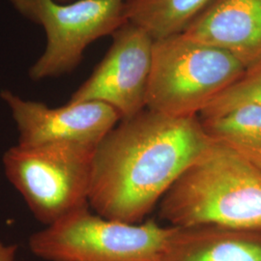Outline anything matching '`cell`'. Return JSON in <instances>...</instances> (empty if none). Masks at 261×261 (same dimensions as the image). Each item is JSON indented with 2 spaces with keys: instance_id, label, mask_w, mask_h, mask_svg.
<instances>
[{
  "instance_id": "obj_1",
  "label": "cell",
  "mask_w": 261,
  "mask_h": 261,
  "mask_svg": "<svg viewBox=\"0 0 261 261\" xmlns=\"http://www.w3.org/2000/svg\"><path fill=\"white\" fill-rule=\"evenodd\" d=\"M211 143L199 116L145 109L120 120L95 148L88 205L103 218L140 223Z\"/></svg>"
},
{
  "instance_id": "obj_2",
  "label": "cell",
  "mask_w": 261,
  "mask_h": 261,
  "mask_svg": "<svg viewBox=\"0 0 261 261\" xmlns=\"http://www.w3.org/2000/svg\"><path fill=\"white\" fill-rule=\"evenodd\" d=\"M159 205L160 217L174 227L260 230L261 168L212 140Z\"/></svg>"
},
{
  "instance_id": "obj_3",
  "label": "cell",
  "mask_w": 261,
  "mask_h": 261,
  "mask_svg": "<svg viewBox=\"0 0 261 261\" xmlns=\"http://www.w3.org/2000/svg\"><path fill=\"white\" fill-rule=\"evenodd\" d=\"M246 68L220 48L182 33L154 40L146 109L171 116H199Z\"/></svg>"
},
{
  "instance_id": "obj_4",
  "label": "cell",
  "mask_w": 261,
  "mask_h": 261,
  "mask_svg": "<svg viewBox=\"0 0 261 261\" xmlns=\"http://www.w3.org/2000/svg\"><path fill=\"white\" fill-rule=\"evenodd\" d=\"M175 228L107 219L86 205L32 234L28 247L46 261H163Z\"/></svg>"
},
{
  "instance_id": "obj_5",
  "label": "cell",
  "mask_w": 261,
  "mask_h": 261,
  "mask_svg": "<svg viewBox=\"0 0 261 261\" xmlns=\"http://www.w3.org/2000/svg\"><path fill=\"white\" fill-rule=\"evenodd\" d=\"M95 148L74 142L17 143L5 151L2 165L29 211L47 226L88 205Z\"/></svg>"
},
{
  "instance_id": "obj_6",
  "label": "cell",
  "mask_w": 261,
  "mask_h": 261,
  "mask_svg": "<svg viewBox=\"0 0 261 261\" xmlns=\"http://www.w3.org/2000/svg\"><path fill=\"white\" fill-rule=\"evenodd\" d=\"M14 9L44 28L45 50L30 67L34 82L72 73L81 64L87 47L112 35L126 22L125 0H9Z\"/></svg>"
},
{
  "instance_id": "obj_7",
  "label": "cell",
  "mask_w": 261,
  "mask_h": 261,
  "mask_svg": "<svg viewBox=\"0 0 261 261\" xmlns=\"http://www.w3.org/2000/svg\"><path fill=\"white\" fill-rule=\"evenodd\" d=\"M112 37L103 59L68 102L107 103L120 120L129 119L146 109L154 39L130 21L124 22Z\"/></svg>"
},
{
  "instance_id": "obj_8",
  "label": "cell",
  "mask_w": 261,
  "mask_h": 261,
  "mask_svg": "<svg viewBox=\"0 0 261 261\" xmlns=\"http://www.w3.org/2000/svg\"><path fill=\"white\" fill-rule=\"evenodd\" d=\"M0 99L9 109L20 145L74 142L97 146L120 121L117 112L101 102H68L51 108L9 89L0 91Z\"/></svg>"
},
{
  "instance_id": "obj_9",
  "label": "cell",
  "mask_w": 261,
  "mask_h": 261,
  "mask_svg": "<svg viewBox=\"0 0 261 261\" xmlns=\"http://www.w3.org/2000/svg\"><path fill=\"white\" fill-rule=\"evenodd\" d=\"M182 34L250 68L261 62V0H211Z\"/></svg>"
},
{
  "instance_id": "obj_10",
  "label": "cell",
  "mask_w": 261,
  "mask_h": 261,
  "mask_svg": "<svg viewBox=\"0 0 261 261\" xmlns=\"http://www.w3.org/2000/svg\"><path fill=\"white\" fill-rule=\"evenodd\" d=\"M163 261H261V229L176 227Z\"/></svg>"
},
{
  "instance_id": "obj_11",
  "label": "cell",
  "mask_w": 261,
  "mask_h": 261,
  "mask_svg": "<svg viewBox=\"0 0 261 261\" xmlns=\"http://www.w3.org/2000/svg\"><path fill=\"white\" fill-rule=\"evenodd\" d=\"M200 121L211 140L261 168L260 105H243Z\"/></svg>"
},
{
  "instance_id": "obj_12",
  "label": "cell",
  "mask_w": 261,
  "mask_h": 261,
  "mask_svg": "<svg viewBox=\"0 0 261 261\" xmlns=\"http://www.w3.org/2000/svg\"><path fill=\"white\" fill-rule=\"evenodd\" d=\"M211 0H125L127 21L143 28L154 40L183 33Z\"/></svg>"
},
{
  "instance_id": "obj_13",
  "label": "cell",
  "mask_w": 261,
  "mask_h": 261,
  "mask_svg": "<svg viewBox=\"0 0 261 261\" xmlns=\"http://www.w3.org/2000/svg\"><path fill=\"white\" fill-rule=\"evenodd\" d=\"M261 106V62L247 68L243 75L207 106L200 118L212 117L243 105Z\"/></svg>"
},
{
  "instance_id": "obj_14",
  "label": "cell",
  "mask_w": 261,
  "mask_h": 261,
  "mask_svg": "<svg viewBox=\"0 0 261 261\" xmlns=\"http://www.w3.org/2000/svg\"><path fill=\"white\" fill-rule=\"evenodd\" d=\"M0 261H20L18 256V246L0 241Z\"/></svg>"
},
{
  "instance_id": "obj_15",
  "label": "cell",
  "mask_w": 261,
  "mask_h": 261,
  "mask_svg": "<svg viewBox=\"0 0 261 261\" xmlns=\"http://www.w3.org/2000/svg\"><path fill=\"white\" fill-rule=\"evenodd\" d=\"M56 1H58V2H60V3H68L69 1L71 2V1H73V0H56Z\"/></svg>"
}]
</instances>
